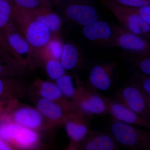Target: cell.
<instances>
[{"mask_svg": "<svg viewBox=\"0 0 150 150\" xmlns=\"http://www.w3.org/2000/svg\"><path fill=\"white\" fill-rule=\"evenodd\" d=\"M0 138L13 148L33 149L40 142L38 131L19 125L8 115L0 121Z\"/></svg>", "mask_w": 150, "mask_h": 150, "instance_id": "6da1fadb", "label": "cell"}, {"mask_svg": "<svg viewBox=\"0 0 150 150\" xmlns=\"http://www.w3.org/2000/svg\"><path fill=\"white\" fill-rule=\"evenodd\" d=\"M110 131L118 145L129 149H150L149 133L134 125L114 119L110 125Z\"/></svg>", "mask_w": 150, "mask_h": 150, "instance_id": "7a4b0ae2", "label": "cell"}, {"mask_svg": "<svg viewBox=\"0 0 150 150\" xmlns=\"http://www.w3.org/2000/svg\"><path fill=\"white\" fill-rule=\"evenodd\" d=\"M118 102L138 115L150 120V100L148 99L137 85L123 88L117 96Z\"/></svg>", "mask_w": 150, "mask_h": 150, "instance_id": "3957f363", "label": "cell"}, {"mask_svg": "<svg viewBox=\"0 0 150 150\" xmlns=\"http://www.w3.org/2000/svg\"><path fill=\"white\" fill-rule=\"evenodd\" d=\"M109 7L128 31L138 35L146 34L150 32V25L139 16V8L127 7L115 3L111 4Z\"/></svg>", "mask_w": 150, "mask_h": 150, "instance_id": "277c9868", "label": "cell"}, {"mask_svg": "<svg viewBox=\"0 0 150 150\" xmlns=\"http://www.w3.org/2000/svg\"><path fill=\"white\" fill-rule=\"evenodd\" d=\"M36 85L38 92L41 98L55 103L69 114L88 118L72 101L64 96L56 84L41 81L38 82Z\"/></svg>", "mask_w": 150, "mask_h": 150, "instance_id": "5b68a950", "label": "cell"}, {"mask_svg": "<svg viewBox=\"0 0 150 150\" xmlns=\"http://www.w3.org/2000/svg\"><path fill=\"white\" fill-rule=\"evenodd\" d=\"M72 101L83 114L101 115L108 112L104 98L92 92L83 87L76 88V93Z\"/></svg>", "mask_w": 150, "mask_h": 150, "instance_id": "8992f818", "label": "cell"}, {"mask_svg": "<svg viewBox=\"0 0 150 150\" xmlns=\"http://www.w3.org/2000/svg\"><path fill=\"white\" fill-rule=\"evenodd\" d=\"M21 22L25 38L30 45L37 48H43L51 39V32L43 23L27 17L21 10Z\"/></svg>", "mask_w": 150, "mask_h": 150, "instance_id": "52a82bcc", "label": "cell"}, {"mask_svg": "<svg viewBox=\"0 0 150 150\" xmlns=\"http://www.w3.org/2000/svg\"><path fill=\"white\" fill-rule=\"evenodd\" d=\"M16 107L7 115L19 125L37 131L48 125L46 124H49L48 121L37 108L28 106Z\"/></svg>", "mask_w": 150, "mask_h": 150, "instance_id": "ba28073f", "label": "cell"}, {"mask_svg": "<svg viewBox=\"0 0 150 150\" xmlns=\"http://www.w3.org/2000/svg\"><path fill=\"white\" fill-rule=\"evenodd\" d=\"M103 98L107 104L108 112L115 120L140 127L150 128L149 120L138 115L120 102Z\"/></svg>", "mask_w": 150, "mask_h": 150, "instance_id": "9c48e42d", "label": "cell"}, {"mask_svg": "<svg viewBox=\"0 0 150 150\" xmlns=\"http://www.w3.org/2000/svg\"><path fill=\"white\" fill-rule=\"evenodd\" d=\"M36 108L51 126L64 124L68 120L72 118L86 119L78 115L69 114L59 105L42 98L38 99L36 103Z\"/></svg>", "mask_w": 150, "mask_h": 150, "instance_id": "30bf717a", "label": "cell"}, {"mask_svg": "<svg viewBox=\"0 0 150 150\" xmlns=\"http://www.w3.org/2000/svg\"><path fill=\"white\" fill-rule=\"evenodd\" d=\"M76 145L77 148L81 150L118 149V145L111 134L89 131L84 139Z\"/></svg>", "mask_w": 150, "mask_h": 150, "instance_id": "8fae6325", "label": "cell"}, {"mask_svg": "<svg viewBox=\"0 0 150 150\" xmlns=\"http://www.w3.org/2000/svg\"><path fill=\"white\" fill-rule=\"evenodd\" d=\"M67 17L77 24L85 26L98 20L96 9L84 3H74L67 6L65 9Z\"/></svg>", "mask_w": 150, "mask_h": 150, "instance_id": "7c38bea8", "label": "cell"}, {"mask_svg": "<svg viewBox=\"0 0 150 150\" xmlns=\"http://www.w3.org/2000/svg\"><path fill=\"white\" fill-rule=\"evenodd\" d=\"M8 24L4 27L6 28L7 43L16 54L20 62H24L25 61H27L29 59L31 51L30 45L26 38L23 37L14 26Z\"/></svg>", "mask_w": 150, "mask_h": 150, "instance_id": "4fadbf2b", "label": "cell"}, {"mask_svg": "<svg viewBox=\"0 0 150 150\" xmlns=\"http://www.w3.org/2000/svg\"><path fill=\"white\" fill-rule=\"evenodd\" d=\"M21 10L28 18L43 23L51 32H57L61 28L62 19L59 15L51 11L49 8L28 11Z\"/></svg>", "mask_w": 150, "mask_h": 150, "instance_id": "5bb4252c", "label": "cell"}, {"mask_svg": "<svg viewBox=\"0 0 150 150\" xmlns=\"http://www.w3.org/2000/svg\"><path fill=\"white\" fill-rule=\"evenodd\" d=\"M112 65H96L92 68L89 80L94 87L106 91L112 86Z\"/></svg>", "mask_w": 150, "mask_h": 150, "instance_id": "9a60e30c", "label": "cell"}, {"mask_svg": "<svg viewBox=\"0 0 150 150\" xmlns=\"http://www.w3.org/2000/svg\"><path fill=\"white\" fill-rule=\"evenodd\" d=\"M116 43L128 51L142 52L148 50L149 44L142 37L129 31L121 30L116 38Z\"/></svg>", "mask_w": 150, "mask_h": 150, "instance_id": "2e32d148", "label": "cell"}, {"mask_svg": "<svg viewBox=\"0 0 150 150\" xmlns=\"http://www.w3.org/2000/svg\"><path fill=\"white\" fill-rule=\"evenodd\" d=\"M83 34L86 38L91 41L107 40L112 36V30L106 22L98 20L84 26Z\"/></svg>", "mask_w": 150, "mask_h": 150, "instance_id": "e0dca14e", "label": "cell"}, {"mask_svg": "<svg viewBox=\"0 0 150 150\" xmlns=\"http://www.w3.org/2000/svg\"><path fill=\"white\" fill-rule=\"evenodd\" d=\"M25 88L21 82L11 78H0V99H16L24 95Z\"/></svg>", "mask_w": 150, "mask_h": 150, "instance_id": "ac0fdd59", "label": "cell"}, {"mask_svg": "<svg viewBox=\"0 0 150 150\" xmlns=\"http://www.w3.org/2000/svg\"><path fill=\"white\" fill-rule=\"evenodd\" d=\"M86 119L75 118L69 119L64 123L68 136L74 144L76 145L84 139L88 133Z\"/></svg>", "mask_w": 150, "mask_h": 150, "instance_id": "d6986e66", "label": "cell"}, {"mask_svg": "<svg viewBox=\"0 0 150 150\" xmlns=\"http://www.w3.org/2000/svg\"><path fill=\"white\" fill-rule=\"evenodd\" d=\"M79 59V51L74 45L70 43L63 45L60 62L65 70L74 69L78 65Z\"/></svg>", "mask_w": 150, "mask_h": 150, "instance_id": "ffe728a7", "label": "cell"}, {"mask_svg": "<svg viewBox=\"0 0 150 150\" xmlns=\"http://www.w3.org/2000/svg\"><path fill=\"white\" fill-rule=\"evenodd\" d=\"M56 81V86L64 96L68 99H71L72 100L76 93V88H75L74 87L71 76L65 74Z\"/></svg>", "mask_w": 150, "mask_h": 150, "instance_id": "44dd1931", "label": "cell"}, {"mask_svg": "<svg viewBox=\"0 0 150 150\" xmlns=\"http://www.w3.org/2000/svg\"><path fill=\"white\" fill-rule=\"evenodd\" d=\"M17 8L24 11H32L39 9L49 8L48 0H13Z\"/></svg>", "mask_w": 150, "mask_h": 150, "instance_id": "7402d4cb", "label": "cell"}, {"mask_svg": "<svg viewBox=\"0 0 150 150\" xmlns=\"http://www.w3.org/2000/svg\"><path fill=\"white\" fill-rule=\"evenodd\" d=\"M46 72L51 79H56L66 74L64 68L62 67L60 61L58 59H47L45 65Z\"/></svg>", "mask_w": 150, "mask_h": 150, "instance_id": "603a6c76", "label": "cell"}, {"mask_svg": "<svg viewBox=\"0 0 150 150\" xmlns=\"http://www.w3.org/2000/svg\"><path fill=\"white\" fill-rule=\"evenodd\" d=\"M63 45L60 40L51 39L43 48L45 50L46 59H53L59 60L63 51Z\"/></svg>", "mask_w": 150, "mask_h": 150, "instance_id": "cb8c5ba5", "label": "cell"}, {"mask_svg": "<svg viewBox=\"0 0 150 150\" xmlns=\"http://www.w3.org/2000/svg\"><path fill=\"white\" fill-rule=\"evenodd\" d=\"M13 9L9 2L0 0V28L8 24L13 13Z\"/></svg>", "mask_w": 150, "mask_h": 150, "instance_id": "d4e9b609", "label": "cell"}, {"mask_svg": "<svg viewBox=\"0 0 150 150\" xmlns=\"http://www.w3.org/2000/svg\"><path fill=\"white\" fill-rule=\"evenodd\" d=\"M16 99H0V121L16 106Z\"/></svg>", "mask_w": 150, "mask_h": 150, "instance_id": "484cf974", "label": "cell"}, {"mask_svg": "<svg viewBox=\"0 0 150 150\" xmlns=\"http://www.w3.org/2000/svg\"><path fill=\"white\" fill-rule=\"evenodd\" d=\"M115 4L132 8H138L143 6L150 5L149 0H114Z\"/></svg>", "mask_w": 150, "mask_h": 150, "instance_id": "4316f807", "label": "cell"}, {"mask_svg": "<svg viewBox=\"0 0 150 150\" xmlns=\"http://www.w3.org/2000/svg\"><path fill=\"white\" fill-rule=\"evenodd\" d=\"M140 86H139L141 91L144 95L145 96L150 100V79L149 77H146L143 79L142 82L139 84Z\"/></svg>", "mask_w": 150, "mask_h": 150, "instance_id": "83f0119b", "label": "cell"}, {"mask_svg": "<svg viewBox=\"0 0 150 150\" xmlns=\"http://www.w3.org/2000/svg\"><path fill=\"white\" fill-rule=\"evenodd\" d=\"M138 13L140 17L146 22L150 24V5L143 6L138 8Z\"/></svg>", "mask_w": 150, "mask_h": 150, "instance_id": "f1b7e54d", "label": "cell"}, {"mask_svg": "<svg viewBox=\"0 0 150 150\" xmlns=\"http://www.w3.org/2000/svg\"><path fill=\"white\" fill-rule=\"evenodd\" d=\"M140 69L144 74L150 75V59L149 58L143 59L139 63Z\"/></svg>", "mask_w": 150, "mask_h": 150, "instance_id": "f546056e", "label": "cell"}, {"mask_svg": "<svg viewBox=\"0 0 150 150\" xmlns=\"http://www.w3.org/2000/svg\"><path fill=\"white\" fill-rule=\"evenodd\" d=\"M12 71L0 62V78H9L11 76Z\"/></svg>", "mask_w": 150, "mask_h": 150, "instance_id": "4dcf8cb0", "label": "cell"}, {"mask_svg": "<svg viewBox=\"0 0 150 150\" xmlns=\"http://www.w3.org/2000/svg\"><path fill=\"white\" fill-rule=\"evenodd\" d=\"M0 46L2 47L3 49H6L8 51V53H10L12 56L14 54V52L12 50L11 48L8 46L7 42L4 40L0 36Z\"/></svg>", "mask_w": 150, "mask_h": 150, "instance_id": "1f68e13d", "label": "cell"}, {"mask_svg": "<svg viewBox=\"0 0 150 150\" xmlns=\"http://www.w3.org/2000/svg\"><path fill=\"white\" fill-rule=\"evenodd\" d=\"M13 149L9 144L0 138V150H12Z\"/></svg>", "mask_w": 150, "mask_h": 150, "instance_id": "d6a6232c", "label": "cell"}, {"mask_svg": "<svg viewBox=\"0 0 150 150\" xmlns=\"http://www.w3.org/2000/svg\"><path fill=\"white\" fill-rule=\"evenodd\" d=\"M5 1H7L8 2H11V1H13V0H5Z\"/></svg>", "mask_w": 150, "mask_h": 150, "instance_id": "836d02e7", "label": "cell"}]
</instances>
